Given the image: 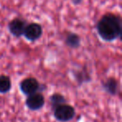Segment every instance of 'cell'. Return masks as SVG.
Returning a JSON list of instances; mask_svg holds the SVG:
<instances>
[{"instance_id": "cell-5", "label": "cell", "mask_w": 122, "mask_h": 122, "mask_svg": "<svg viewBox=\"0 0 122 122\" xmlns=\"http://www.w3.org/2000/svg\"><path fill=\"white\" fill-rule=\"evenodd\" d=\"M45 103V100L42 94L35 93L33 95H28L26 100V105L31 110H38L43 108Z\"/></svg>"}, {"instance_id": "cell-8", "label": "cell", "mask_w": 122, "mask_h": 122, "mask_svg": "<svg viewBox=\"0 0 122 122\" xmlns=\"http://www.w3.org/2000/svg\"><path fill=\"white\" fill-rule=\"evenodd\" d=\"M65 44L67 46L72 48V49H75L78 48L80 45V38L78 34H70L67 35L66 39H65Z\"/></svg>"}, {"instance_id": "cell-2", "label": "cell", "mask_w": 122, "mask_h": 122, "mask_svg": "<svg viewBox=\"0 0 122 122\" xmlns=\"http://www.w3.org/2000/svg\"><path fill=\"white\" fill-rule=\"evenodd\" d=\"M54 115L57 120L67 122L71 120L75 115V110L73 106L67 104H62L54 109Z\"/></svg>"}, {"instance_id": "cell-6", "label": "cell", "mask_w": 122, "mask_h": 122, "mask_svg": "<svg viewBox=\"0 0 122 122\" xmlns=\"http://www.w3.org/2000/svg\"><path fill=\"white\" fill-rule=\"evenodd\" d=\"M26 25H27V24L25 21L19 19V18H16L9 24V29L14 36L20 37V36L24 35Z\"/></svg>"}, {"instance_id": "cell-1", "label": "cell", "mask_w": 122, "mask_h": 122, "mask_svg": "<svg viewBox=\"0 0 122 122\" xmlns=\"http://www.w3.org/2000/svg\"><path fill=\"white\" fill-rule=\"evenodd\" d=\"M96 29L102 39L111 42L121 35V19L114 14H106L99 20Z\"/></svg>"}, {"instance_id": "cell-4", "label": "cell", "mask_w": 122, "mask_h": 122, "mask_svg": "<svg viewBox=\"0 0 122 122\" xmlns=\"http://www.w3.org/2000/svg\"><path fill=\"white\" fill-rule=\"evenodd\" d=\"M43 29L40 24L32 23L27 24L24 32V35L29 41H36L42 36Z\"/></svg>"}, {"instance_id": "cell-3", "label": "cell", "mask_w": 122, "mask_h": 122, "mask_svg": "<svg viewBox=\"0 0 122 122\" xmlns=\"http://www.w3.org/2000/svg\"><path fill=\"white\" fill-rule=\"evenodd\" d=\"M20 90L24 95H30L40 90V85L36 79L27 78L20 83Z\"/></svg>"}, {"instance_id": "cell-9", "label": "cell", "mask_w": 122, "mask_h": 122, "mask_svg": "<svg viewBox=\"0 0 122 122\" xmlns=\"http://www.w3.org/2000/svg\"><path fill=\"white\" fill-rule=\"evenodd\" d=\"M12 84L9 77L6 75H0V93L5 94L11 89Z\"/></svg>"}, {"instance_id": "cell-7", "label": "cell", "mask_w": 122, "mask_h": 122, "mask_svg": "<svg viewBox=\"0 0 122 122\" xmlns=\"http://www.w3.org/2000/svg\"><path fill=\"white\" fill-rule=\"evenodd\" d=\"M104 90L107 93L110 94L111 95H115L118 92L119 90V85L116 80L113 78H110L106 80L103 84Z\"/></svg>"}, {"instance_id": "cell-10", "label": "cell", "mask_w": 122, "mask_h": 122, "mask_svg": "<svg viewBox=\"0 0 122 122\" xmlns=\"http://www.w3.org/2000/svg\"><path fill=\"white\" fill-rule=\"evenodd\" d=\"M50 102H51V105H52V108L54 109L56 108L59 105H62V104H65L66 100L65 98L60 94H54L52 96L50 97Z\"/></svg>"}]
</instances>
